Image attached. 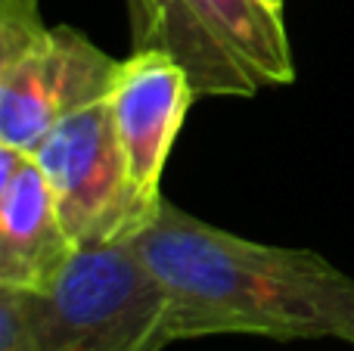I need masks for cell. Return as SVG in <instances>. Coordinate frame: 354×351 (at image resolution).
I'll list each match as a JSON object with an SVG mask.
<instances>
[{
    "label": "cell",
    "instance_id": "cell-10",
    "mask_svg": "<svg viewBox=\"0 0 354 351\" xmlns=\"http://www.w3.org/2000/svg\"><path fill=\"white\" fill-rule=\"evenodd\" d=\"M264 3H268V6H274V10H280V12H283V3H286V0H264Z\"/></svg>",
    "mask_w": 354,
    "mask_h": 351
},
{
    "label": "cell",
    "instance_id": "cell-9",
    "mask_svg": "<svg viewBox=\"0 0 354 351\" xmlns=\"http://www.w3.org/2000/svg\"><path fill=\"white\" fill-rule=\"evenodd\" d=\"M41 22L37 0H0V25H31Z\"/></svg>",
    "mask_w": 354,
    "mask_h": 351
},
{
    "label": "cell",
    "instance_id": "cell-2",
    "mask_svg": "<svg viewBox=\"0 0 354 351\" xmlns=\"http://www.w3.org/2000/svg\"><path fill=\"white\" fill-rule=\"evenodd\" d=\"M134 50L168 53L196 97H252L295 81L280 10L264 0H128Z\"/></svg>",
    "mask_w": 354,
    "mask_h": 351
},
{
    "label": "cell",
    "instance_id": "cell-1",
    "mask_svg": "<svg viewBox=\"0 0 354 351\" xmlns=\"http://www.w3.org/2000/svg\"><path fill=\"white\" fill-rule=\"evenodd\" d=\"M134 246L168 296L171 342L264 336L354 345V277L311 249L245 240L168 199Z\"/></svg>",
    "mask_w": 354,
    "mask_h": 351
},
{
    "label": "cell",
    "instance_id": "cell-3",
    "mask_svg": "<svg viewBox=\"0 0 354 351\" xmlns=\"http://www.w3.org/2000/svg\"><path fill=\"white\" fill-rule=\"evenodd\" d=\"M44 351H162L168 296L134 240L81 246L53 290L31 292Z\"/></svg>",
    "mask_w": 354,
    "mask_h": 351
},
{
    "label": "cell",
    "instance_id": "cell-6",
    "mask_svg": "<svg viewBox=\"0 0 354 351\" xmlns=\"http://www.w3.org/2000/svg\"><path fill=\"white\" fill-rule=\"evenodd\" d=\"M193 99L196 91L187 72L168 53L134 50L118 62L109 112L128 165L131 190L147 211H159L165 202L162 171Z\"/></svg>",
    "mask_w": 354,
    "mask_h": 351
},
{
    "label": "cell",
    "instance_id": "cell-4",
    "mask_svg": "<svg viewBox=\"0 0 354 351\" xmlns=\"http://www.w3.org/2000/svg\"><path fill=\"white\" fill-rule=\"evenodd\" d=\"M118 62L68 25H0V143L31 153L66 115L109 99Z\"/></svg>",
    "mask_w": 354,
    "mask_h": 351
},
{
    "label": "cell",
    "instance_id": "cell-8",
    "mask_svg": "<svg viewBox=\"0 0 354 351\" xmlns=\"http://www.w3.org/2000/svg\"><path fill=\"white\" fill-rule=\"evenodd\" d=\"M0 351H44L31 292L0 286Z\"/></svg>",
    "mask_w": 354,
    "mask_h": 351
},
{
    "label": "cell",
    "instance_id": "cell-7",
    "mask_svg": "<svg viewBox=\"0 0 354 351\" xmlns=\"http://www.w3.org/2000/svg\"><path fill=\"white\" fill-rule=\"evenodd\" d=\"M78 249L37 159L0 143V286L53 290Z\"/></svg>",
    "mask_w": 354,
    "mask_h": 351
},
{
    "label": "cell",
    "instance_id": "cell-5",
    "mask_svg": "<svg viewBox=\"0 0 354 351\" xmlns=\"http://www.w3.org/2000/svg\"><path fill=\"white\" fill-rule=\"evenodd\" d=\"M31 155L47 174L78 246L134 240L159 215L143 209L131 190L109 99L66 115Z\"/></svg>",
    "mask_w": 354,
    "mask_h": 351
}]
</instances>
